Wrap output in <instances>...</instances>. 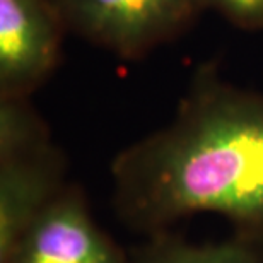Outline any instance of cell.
Returning <instances> with one entry per match:
<instances>
[{
    "instance_id": "cell-6",
    "label": "cell",
    "mask_w": 263,
    "mask_h": 263,
    "mask_svg": "<svg viewBox=\"0 0 263 263\" xmlns=\"http://www.w3.org/2000/svg\"><path fill=\"white\" fill-rule=\"evenodd\" d=\"M130 263H263V234L234 231L219 243L195 245L175 231L145 236Z\"/></svg>"
},
{
    "instance_id": "cell-8",
    "label": "cell",
    "mask_w": 263,
    "mask_h": 263,
    "mask_svg": "<svg viewBox=\"0 0 263 263\" xmlns=\"http://www.w3.org/2000/svg\"><path fill=\"white\" fill-rule=\"evenodd\" d=\"M205 4L243 29L263 28V0H205Z\"/></svg>"
},
{
    "instance_id": "cell-1",
    "label": "cell",
    "mask_w": 263,
    "mask_h": 263,
    "mask_svg": "<svg viewBox=\"0 0 263 263\" xmlns=\"http://www.w3.org/2000/svg\"><path fill=\"white\" fill-rule=\"evenodd\" d=\"M111 181L118 220L144 238L197 214L263 234V91L200 65L171 122L118 152Z\"/></svg>"
},
{
    "instance_id": "cell-2",
    "label": "cell",
    "mask_w": 263,
    "mask_h": 263,
    "mask_svg": "<svg viewBox=\"0 0 263 263\" xmlns=\"http://www.w3.org/2000/svg\"><path fill=\"white\" fill-rule=\"evenodd\" d=\"M65 28L135 59L181 33L205 0H53Z\"/></svg>"
},
{
    "instance_id": "cell-4",
    "label": "cell",
    "mask_w": 263,
    "mask_h": 263,
    "mask_svg": "<svg viewBox=\"0 0 263 263\" xmlns=\"http://www.w3.org/2000/svg\"><path fill=\"white\" fill-rule=\"evenodd\" d=\"M64 29L53 0H0V98H29L46 81Z\"/></svg>"
},
{
    "instance_id": "cell-3",
    "label": "cell",
    "mask_w": 263,
    "mask_h": 263,
    "mask_svg": "<svg viewBox=\"0 0 263 263\" xmlns=\"http://www.w3.org/2000/svg\"><path fill=\"white\" fill-rule=\"evenodd\" d=\"M4 263H130V255L96 224L82 188L67 183Z\"/></svg>"
},
{
    "instance_id": "cell-5",
    "label": "cell",
    "mask_w": 263,
    "mask_h": 263,
    "mask_svg": "<svg viewBox=\"0 0 263 263\" xmlns=\"http://www.w3.org/2000/svg\"><path fill=\"white\" fill-rule=\"evenodd\" d=\"M65 159L57 145L0 161V263L64 188Z\"/></svg>"
},
{
    "instance_id": "cell-7",
    "label": "cell",
    "mask_w": 263,
    "mask_h": 263,
    "mask_svg": "<svg viewBox=\"0 0 263 263\" xmlns=\"http://www.w3.org/2000/svg\"><path fill=\"white\" fill-rule=\"evenodd\" d=\"M50 128L29 98H0V161L48 147Z\"/></svg>"
}]
</instances>
